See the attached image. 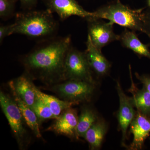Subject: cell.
Returning a JSON list of instances; mask_svg holds the SVG:
<instances>
[{
  "label": "cell",
  "instance_id": "obj_9",
  "mask_svg": "<svg viewBox=\"0 0 150 150\" xmlns=\"http://www.w3.org/2000/svg\"><path fill=\"white\" fill-rule=\"evenodd\" d=\"M78 118L77 110L70 108L57 117L54 123L45 131H51L71 139H79L76 133Z\"/></svg>",
  "mask_w": 150,
  "mask_h": 150
},
{
  "label": "cell",
  "instance_id": "obj_23",
  "mask_svg": "<svg viewBox=\"0 0 150 150\" xmlns=\"http://www.w3.org/2000/svg\"><path fill=\"white\" fill-rule=\"evenodd\" d=\"M144 33L146 34L150 39V8L143 11Z\"/></svg>",
  "mask_w": 150,
  "mask_h": 150
},
{
  "label": "cell",
  "instance_id": "obj_10",
  "mask_svg": "<svg viewBox=\"0 0 150 150\" xmlns=\"http://www.w3.org/2000/svg\"><path fill=\"white\" fill-rule=\"evenodd\" d=\"M46 9L55 13L62 21H64L72 16L85 19L92 16V12L84 9L76 0H43Z\"/></svg>",
  "mask_w": 150,
  "mask_h": 150
},
{
  "label": "cell",
  "instance_id": "obj_17",
  "mask_svg": "<svg viewBox=\"0 0 150 150\" xmlns=\"http://www.w3.org/2000/svg\"><path fill=\"white\" fill-rule=\"evenodd\" d=\"M12 98L16 103L23 116L26 124L32 131L34 135L38 138L41 137L40 130V123L36 114L33 110L26 104L17 95L13 92Z\"/></svg>",
  "mask_w": 150,
  "mask_h": 150
},
{
  "label": "cell",
  "instance_id": "obj_24",
  "mask_svg": "<svg viewBox=\"0 0 150 150\" xmlns=\"http://www.w3.org/2000/svg\"><path fill=\"white\" fill-rule=\"evenodd\" d=\"M135 76L137 79L143 84V86L150 93V75L147 74L139 75L136 73Z\"/></svg>",
  "mask_w": 150,
  "mask_h": 150
},
{
  "label": "cell",
  "instance_id": "obj_7",
  "mask_svg": "<svg viewBox=\"0 0 150 150\" xmlns=\"http://www.w3.org/2000/svg\"><path fill=\"white\" fill-rule=\"evenodd\" d=\"M116 89L119 99V108L117 114L118 129L122 133L121 146L126 149L128 129L136 115L137 110H135L131 97L125 93L119 81H116Z\"/></svg>",
  "mask_w": 150,
  "mask_h": 150
},
{
  "label": "cell",
  "instance_id": "obj_26",
  "mask_svg": "<svg viewBox=\"0 0 150 150\" xmlns=\"http://www.w3.org/2000/svg\"><path fill=\"white\" fill-rule=\"evenodd\" d=\"M147 5L149 8H150V0H147Z\"/></svg>",
  "mask_w": 150,
  "mask_h": 150
},
{
  "label": "cell",
  "instance_id": "obj_3",
  "mask_svg": "<svg viewBox=\"0 0 150 150\" xmlns=\"http://www.w3.org/2000/svg\"><path fill=\"white\" fill-rule=\"evenodd\" d=\"M144 10L132 9L121 4L120 0H116L92 12V16L91 17L105 19L112 24L119 25L133 31L144 33Z\"/></svg>",
  "mask_w": 150,
  "mask_h": 150
},
{
  "label": "cell",
  "instance_id": "obj_21",
  "mask_svg": "<svg viewBox=\"0 0 150 150\" xmlns=\"http://www.w3.org/2000/svg\"><path fill=\"white\" fill-rule=\"evenodd\" d=\"M18 0H0V18L3 20L8 19L13 16L16 5Z\"/></svg>",
  "mask_w": 150,
  "mask_h": 150
},
{
  "label": "cell",
  "instance_id": "obj_16",
  "mask_svg": "<svg viewBox=\"0 0 150 150\" xmlns=\"http://www.w3.org/2000/svg\"><path fill=\"white\" fill-rule=\"evenodd\" d=\"M108 126L104 120L98 119L86 131L84 139L88 143L91 150H99L107 133Z\"/></svg>",
  "mask_w": 150,
  "mask_h": 150
},
{
  "label": "cell",
  "instance_id": "obj_8",
  "mask_svg": "<svg viewBox=\"0 0 150 150\" xmlns=\"http://www.w3.org/2000/svg\"><path fill=\"white\" fill-rule=\"evenodd\" d=\"M88 22V35L93 44L101 50L109 43L119 40L120 35H116L113 30V24L92 17L86 18Z\"/></svg>",
  "mask_w": 150,
  "mask_h": 150
},
{
  "label": "cell",
  "instance_id": "obj_13",
  "mask_svg": "<svg viewBox=\"0 0 150 150\" xmlns=\"http://www.w3.org/2000/svg\"><path fill=\"white\" fill-rule=\"evenodd\" d=\"M86 44V49L84 53L93 72L99 77L106 76L111 67L110 62L102 54L101 50L93 44L88 35Z\"/></svg>",
  "mask_w": 150,
  "mask_h": 150
},
{
  "label": "cell",
  "instance_id": "obj_19",
  "mask_svg": "<svg viewBox=\"0 0 150 150\" xmlns=\"http://www.w3.org/2000/svg\"><path fill=\"white\" fill-rule=\"evenodd\" d=\"M98 119L96 111L91 106L85 105L82 107L77 126L78 137L84 138L86 131Z\"/></svg>",
  "mask_w": 150,
  "mask_h": 150
},
{
  "label": "cell",
  "instance_id": "obj_15",
  "mask_svg": "<svg viewBox=\"0 0 150 150\" xmlns=\"http://www.w3.org/2000/svg\"><path fill=\"white\" fill-rule=\"evenodd\" d=\"M119 40L123 47L130 49L140 56L150 59L149 45L142 43L133 30L130 31L126 28L120 35Z\"/></svg>",
  "mask_w": 150,
  "mask_h": 150
},
{
  "label": "cell",
  "instance_id": "obj_22",
  "mask_svg": "<svg viewBox=\"0 0 150 150\" xmlns=\"http://www.w3.org/2000/svg\"><path fill=\"white\" fill-rule=\"evenodd\" d=\"M13 24L8 25H1L0 26V43L1 45L4 39L7 36L13 34Z\"/></svg>",
  "mask_w": 150,
  "mask_h": 150
},
{
  "label": "cell",
  "instance_id": "obj_6",
  "mask_svg": "<svg viewBox=\"0 0 150 150\" xmlns=\"http://www.w3.org/2000/svg\"><path fill=\"white\" fill-rule=\"evenodd\" d=\"M84 52L71 46L67 52L64 66V81L79 80L97 84Z\"/></svg>",
  "mask_w": 150,
  "mask_h": 150
},
{
  "label": "cell",
  "instance_id": "obj_18",
  "mask_svg": "<svg viewBox=\"0 0 150 150\" xmlns=\"http://www.w3.org/2000/svg\"><path fill=\"white\" fill-rule=\"evenodd\" d=\"M34 89L37 96L50 108L56 118L68 108L79 104L76 103L69 102L59 99L50 95L44 93L38 89L35 85Z\"/></svg>",
  "mask_w": 150,
  "mask_h": 150
},
{
  "label": "cell",
  "instance_id": "obj_25",
  "mask_svg": "<svg viewBox=\"0 0 150 150\" xmlns=\"http://www.w3.org/2000/svg\"><path fill=\"white\" fill-rule=\"evenodd\" d=\"M21 8L25 11L32 10L37 5L38 0H19Z\"/></svg>",
  "mask_w": 150,
  "mask_h": 150
},
{
  "label": "cell",
  "instance_id": "obj_20",
  "mask_svg": "<svg viewBox=\"0 0 150 150\" xmlns=\"http://www.w3.org/2000/svg\"><path fill=\"white\" fill-rule=\"evenodd\" d=\"M32 109L36 114L40 123L48 119L56 118L50 108L38 97Z\"/></svg>",
  "mask_w": 150,
  "mask_h": 150
},
{
  "label": "cell",
  "instance_id": "obj_14",
  "mask_svg": "<svg viewBox=\"0 0 150 150\" xmlns=\"http://www.w3.org/2000/svg\"><path fill=\"white\" fill-rule=\"evenodd\" d=\"M129 69L131 85L128 91L132 95L131 98L134 107L140 112L150 115V93L144 86L142 89L137 87L133 80L130 65Z\"/></svg>",
  "mask_w": 150,
  "mask_h": 150
},
{
  "label": "cell",
  "instance_id": "obj_2",
  "mask_svg": "<svg viewBox=\"0 0 150 150\" xmlns=\"http://www.w3.org/2000/svg\"><path fill=\"white\" fill-rule=\"evenodd\" d=\"M13 24V34L25 35L39 41L56 37L59 30L58 22L48 9L18 13Z\"/></svg>",
  "mask_w": 150,
  "mask_h": 150
},
{
  "label": "cell",
  "instance_id": "obj_4",
  "mask_svg": "<svg viewBox=\"0 0 150 150\" xmlns=\"http://www.w3.org/2000/svg\"><path fill=\"white\" fill-rule=\"evenodd\" d=\"M0 105L19 148L25 149L30 144L31 138L25 127L27 124L16 103L12 97L1 91Z\"/></svg>",
  "mask_w": 150,
  "mask_h": 150
},
{
  "label": "cell",
  "instance_id": "obj_1",
  "mask_svg": "<svg viewBox=\"0 0 150 150\" xmlns=\"http://www.w3.org/2000/svg\"><path fill=\"white\" fill-rule=\"evenodd\" d=\"M71 46L69 35L38 41L21 58L25 72L33 79L39 80L47 86L63 81L65 59Z\"/></svg>",
  "mask_w": 150,
  "mask_h": 150
},
{
  "label": "cell",
  "instance_id": "obj_12",
  "mask_svg": "<svg viewBox=\"0 0 150 150\" xmlns=\"http://www.w3.org/2000/svg\"><path fill=\"white\" fill-rule=\"evenodd\" d=\"M32 80V78L25 72L8 83L11 91L16 94L31 109L38 98Z\"/></svg>",
  "mask_w": 150,
  "mask_h": 150
},
{
  "label": "cell",
  "instance_id": "obj_11",
  "mask_svg": "<svg viewBox=\"0 0 150 150\" xmlns=\"http://www.w3.org/2000/svg\"><path fill=\"white\" fill-rule=\"evenodd\" d=\"M129 133L134 136L132 143L126 149L129 150L143 149L145 141L150 136V115L137 110L135 117L130 124Z\"/></svg>",
  "mask_w": 150,
  "mask_h": 150
},
{
  "label": "cell",
  "instance_id": "obj_5",
  "mask_svg": "<svg viewBox=\"0 0 150 150\" xmlns=\"http://www.w3.org/2000/svg\"><path fill=\"white\" fill-rule=\"evenodd\" d=\"M96 85L85 81L69 80L47 86L43 89L56 94L63 100L79 104L91 100Z\"/></svg>",
  "mask_w": 150,
  "mask_h": 150
}]
</instances>
